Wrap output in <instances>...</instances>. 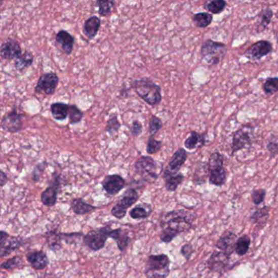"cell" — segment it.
Wrapping results in <instances>:
<instances>
[{"label":"cell","instance_id":"1","mask_svg":"<svg viewBox=\"0 0 278 278\" xmlns=\"http://www.w3.org/2000/svg\"><path fill=\"white\" fill-rule=\"evenodd\" d=\"M196 218L192 211L184 209L174 210L163 214L160 219V240L167 244L172 243L176 236L190 230Z\"/></svg>","mask_w":278,"mask_h":278},{"label":"cell","instance_id":"2","mask_svg":"<svg viewBox=\"0 0 278 278\" xmlns=\"http://www.w3.org/2000/svg\"><path fill=\"white\" fill-rule=\"evenodd\" d=\"M131 87L147 105L157 106L163 100L162 88L149 77H140L132 82Z\"/></svg>","mask_w":278,"mask_h":278},{"label":"cell","instance_id":"3","mask_svg":"<svg viewBox=\"0 0 278 278\" xmlns=\"http://www.w3.org/2000/svg\"><path fill=\"white\" fill-rule=\"evenodd\" d=\"M171 260L165 254L151 255L147 259L144 275L147 278H168Z\"/></svg>","mask_w":278,"mask_h":278},{"label":"cell","instance_id":"4","mask_svg":"<svg viewBox=\"0 0 278 278\" xmlns=\"http://www.w3.org/2000/svg\"><path fill=\"white\" fill-rule=\"evenodd\" d=\"M135 172L147 183H153L158 179L162 168L150 156H140L134 164Z\"/></svg>","mask_w":278,"mask_h":278},{"label":"cell","instance_id":"5","mask_svg":"<svg viewBox=\"0 0 278 278\" xmlns=\"http://www.w3.org/2000/svg\"><path fill=\"white\" fill-rule=\"evenodd\" d=\"M209 166L210 184L215 186L221 187L224 185L227 180V171L224 168V156L219 151L213 152L210 155L208 159Z\"/></svg>","mask_w":278,"mask_h":278},{"label":"cell","instance_id":"6","mask_svg":"<svg viewBox=\"0 0 278 278\" xmlns=\"http://www.w3.org/2000/svg\"><path fill=\"white\" fill-rule=\"evenodd\" d=\"M226 44L212 39H207L202 45L200 55L203 61L209 65H217L227 53Z\"/></svg>","mask_w":278,"mask_h":278},{"label":"cell","instance_id":"7","mask_svg":"<svg viewBox=\"0 0 278 278\" xmlns=\"http://www.w3.org/2000/svg\"><path fill=\"white\" fill-rule=\"evenodd\" d=\"M110 229V225H107L89 231L83 237L84 246L94 252L103 249L105 247L107 240L109 239V232Z\"/></svg>","mask_w":278,"mask_h":278},{"label":"cell","instance_id":"8","mask_svg":"<svg viewBox=\"0 0 278 278\" xmlns=\"http://www.w3.org/2000/svg\"><path fill=\"white\" fill-rule=\"evenodd\" d=\"M253 128L250 125H244L232 132L231 143V154L244 149H249L253 144Z\"/></svg>","mask_w":278,"mask_h":278},{"label":"cell","instance_id":"9","mask_svg":"<svg viewBox=\"0 0 278 278\" xmlns=\"http://www.w3.org/2000/svg\"><path fill=\"white\" fill-rule=\"evenodd\" d=\"M139 193L135 188H129L122 195L120 200L111 209V214L113 217L122 220L125 217L128 210L134 205L139 200Z\"/></svg>","mask_w":278,"mask_h":278},{"label":"cell","instance_id":"10","mask_svg":"<svg viewBox=\"0 0 278 278\" xmlns=\"http://www.w3.org/2000/svg\"><path fill=\"white\" fill-rule=\"evenodd\" d=\"M273 46L268 40H259L251 44L249 48L245 50L243 56L249 59L250 61H259L272 53Z\"/></svg>","mask_w":278,"mask_h":278},{"label":"cell","instance_id":"11","mask_svg":"<svg viewBox=\"0 0 278 278\" xmlns=\"http://www.w3.org/2000/svg\"><path fill=\"white\" fill-rule=\"evenodd\" d=\"M59 80H60L59 77L56 73L48 72V73H44L38 77V82L34 88V92L39 94L43 93L46 96L53 95L57 89Z\"/></svg>","mask_w":278,"mask_h":278},{"label":"cell","instance_id":"12","mask_svg":"<svg viewBox=\"0 0 278 278\" xmlns=\"http://www.w3.org/2000/svg\"><path fill=\"white\" fill-rule=\"evenodd\" d=\"M61 176L59 174H54L50 185L41 193V203L45 207H54L57 204V197L59 192L61 191Z\"/></svg>","mask_w":278,"mask_h":278},{"label":"cell","instance_id":"13","mask_svg":"<svg viewBox=\"0 0 278 278\" xmlns=\"http://www.w3.org/2000/svg\"><path fill=\"white\" fill-rule=\"evenodd\" d=\"M23 245L21 236H11L5 231L0 232V257L5 258Z\"/></svg>","mask_w":278,"mask_h":278},{"label":"cell","instance_id":"14","mask_svg":"<svg viewBox=\"0 0 278 278\" xmlns=\"http://www.w3.org/2000/svg\"><path fill=\"white\" fill-rule=\"evenodd\" d=\"M23 128V115L13 109L7 113L1 120V128L9 133H17Z\"/></svg>","mask_w":278,"mask_h":278},{"label":"cell","instance_id":"15","mask_svg":"<svg viewBox=\"0 0 278 278\" xmlns=\"http://www.w3.org/2000/svg\"><path fill=\"white\" fill-rule=\"evenodd\" d=\"M230 256L222 251H214L209 259H207V267L211 272L224 273L229 265Z\"/></svg>","mask_w":278,"mask_h":278},{"label":"cell","instance_id":"16","mask_svg":"<svg viewBox=\"0 0 278 278\" xmlns=\"http://www.w3.org/2000/svg\"><path fill=\"white\" fill-rule=\"evenodd\" d=\"M22 55L21 45L14 38H8L3 42L0 48V56L3 60L12 61Z\"/></svg>","mask_w":278,"mask_h":278},{"label":"cell","instance_id":"17","mask_svg":"<svg viewBox=\"0 0 278 278\" xmlns=\"http://www.w3.org/2000/svg\"><path fill=\"white\" fill-rule=\"evenodd\" d=\"M187 159H188V152L185 150V149L184 148L178 149L170 159L169 163L164 170L163 174L176 175L180 173V170L184 165V163H186Z\"/></svg>","mask_w":278,"mask_h":278},{"label":"cell","instance_id":"18","mask_svg":"<svg viewBox=\"0 0 278 278\" xmlns=\"http://www.w3.org/2000/svg\"><path fill=\"white\" fill-rule=\"evenodd\" d=\"M102 188L109 195H116L124 189L126 180L123 176L117 174L108 175L101 182Z\"/></svg>","mask_w":278,"mask_h":278},{"label":"cell","instance_id":"19","mask_svg":"<svg viewBox=\"0 0 278 278\" xmlns=\"http://www.w3.org/2000/svg\"><path fill=\"white\" fill-rule=\"evenodd\" d=\"M239 237L232 231H225L216 242V247L218 250L227 255H231L236 249V241Z\"/></svg>","mask_w":278,"mask_h":278},{"label":"cell","instance_id":"20","mask_svg":"<svg viewBox=\"0 0 278 278\" xmlns=\"http://www.w3.org/2000/svg\"><path fill=\"white\" fill-rule=\"evenodd\" d=\"M55 44L61 53L69 56L73 50L74 38L69 32L65 29H61L55 36Z\"/></svg>","mask_w":278,"mask_h":278},{"label":"cell","instance_id":"21","mask_svg":"<svg viewBox=\"0 0 278 278\" xmlns=\"http://www.w3.org/2000/svg\"><path fill=\"white\" fill-rule=\"evenodd\" d=\"M209 141L208 138V132H204L199 133L196 131H191L188 138L184 140V147L188 150L199 149L205 146L207 142Z\"/></svg>","mask_w":278,"mask_h":278},{"label":"cell","instance_id":"22","mask_svg":"<svg viewBox=\"0 0 278 278\" xmlns=\"http://www.w3.org/2000/svg\"><path fill=\"white\" fill-rule=\"evenodd\" d=\"M25 257L32 268L37 271L45 269L49 264L48 255L43 251H29Z\"/></svg>","mask_w":278,"mask_h":278},{"label":"cell","instance_id":"23","mask_svg":"<svg viewBox=\"0 0 278 278\" xmlns=\"http://www.w3.org/2000/svg\"><path fill=\"white\" fill-rule=\"evenodd\" d=\"M109 237H111L113 241H115V243H117V248L122 252L127 250L130 243H131V241H132L129 235H128V231L124 230L122 228H115V229L111 228L109 232Z\"/></svg>","mask_w":278,"mask_h":278},{"label":"cell","instance_id":"24","mask_svg":"<svg viewBox=\"0 0 278 278\" xmlns=\"http://www.w3.org/2000/svg\"><path fill=\"white\" fill-rule=\"evenodd\" d=\"M101 25V21L100 17L97 16L88 17V19L84 21L83 27L84 35L86 36L88 39H93L98 34Z\"/></svg>","mask_w":278,"mask_h":278},{"label":"cell","instance_id":"25","mask_svg":"<svg viewBox=\"0 0 278 278\" xmlns=\"http://www.w3.org/2000/svg\"><path fill=\"white\" fill-rule=\"evenodd\" d=\"M209 166L207 162H199L195 168L194 173L192 176V182L196 185H203L206 184L207 179L209 180Z\"/></svg>","mask_w":278,"mask_h":278},{"label":"cell","instance_id":"26","mask_svg":"<svg viewBox=\"0 0 278 278\" xmlns=\"http://www.w3.org/2000/svg\"><path fill=\"white\" fill-rule=\"evenodd\" d=\"M70 207H71L73 213L77 216H84V215L90 213L97 209V207L96 206L91 205L89 203L84 201V199L80 198V197L72 199Z\"/></svg>","mask_w":278,"mask_h":278},{"label":"cell","instance_id":"27","mask_svg":"<svg viewBox=\"0 0 278 278\" xmlns=\"http://www.w3.org/2000/svg\"><path fill=\"white\" fill-rule=\"evenodd\" d=\"M69 105L64 102H54L51 105L50 112L53 118L64 121L69 116Z\"/></svg>","mask_w":278,"mask_h":278},{"label":"cell","instance_id":"28","mask_svg":"<svg viewBox=\"0 0 278 278\" xmlns=\"http://www.w3.org/2000/svg\"><path fill=\"white\" fill-rule=\"evenodd\" d=\"M153 208L150 204L142 203L133 207L129 212L130 217L133 220H143L150 216Z\"/></svg>","mask_w":278,"mask_h":278},{"label":"cell","instance_id":"29","mask_svg":"<svg viewBox=\"0 0 278 278\" xmlns=\"http://www.w3.org/2000/svg\"><path fill=\"white\" fill-rule=\"evenodd\" d=\"M163 180L165 182V188L168 192H176L178 187L182 184L184 180L183 174L179 173L176 175H168L163 174Z\"/></svg>","mask_w":278,"mask_h":278},{"label":"cell","instance_id":"30","mask_svg":"<svg viewBox=\"0 0 278 278\" xmlns=\"http://www.w3.org/2000/svg\"><path fill=\"white\" fill-rule=\"evenodd\" d=\"M270 207L268 206L259 207L251 214L250 220L253 224H259V225H265L269 217Z\"/></svg>","mask_w":278,"mask_h":278},{"label":"cell","instance_id":"31","mask_svg":"<svg viewBox=\"0 0 278 278\" xmlns=\"http://www.w3.org/2000/svg\"><path fill=\"white\" fill-rule=\"evenodd\" d=\"M34 62V55L29 51H25L18 58L14 61V67L17 71L23 72L29 69Z\"/></svg>","mask_w":278,"mask_h":278},{"label":"cell","instance_id":"32","mask_svg":"<svg viewBox=\"0 0 278 278\" xmlns=\"http://www.w3.org/2000/svg\"><path fill=\"white\" fill-rule=\"evenodd\" d=\"M273 17V12L269 7H264L259 15V22L257 26L258 33H262L268 28Z\"/></svg>","mask_w":278,"mask_h":278},{"label":"cell","instance_id":"33","mask_svg":"<svg viewBox=\"0 0 278 278\" xmlns=\"http://www.w3.org/2000/svg\"><path fill=\"white\" fill-rule=\"evenodd\" d=\"M192 21L196 27L204 29L208 27L212 23L213 15L207 12L194 13L192 15Z\"/></svg>","mask_w":278,"mask_h":278},{"label":"cell","instance_id":"34","mask_svg":"<svg viewBox=\"0 0 278 278\" xmlns=\"http://www.w3.org/2000/svg\"><path fill=\"white\" fill-rule=\"evenodd\" d=\"M63 242L61 232H56V231H51L47 232L46 243L49 249L57 252L62 248Z\"/></svg>","mask_w":278,"mask_h":278},{"label":"cell","instance_id":"35","mask_svg":"<svg viewBox=\"0 0 278 278\" xmlns=\"http://www.w3.org/2000/svg\"><path fill=\"white\" fill-rule=\"evenodd\" d=\"M227 2L224 0H211L203 5V9L212 15H218L223 13L227 7Z\"/></svg>","mask_w":278,"mask_h":278},{"label":"cell","instance_id":"36","mask_svg":"<svg viewBox=\"0 0 278 278\" xmlns=\"http://www.w3.org/2000/svg\"><path fill=\"white\" fill-rule=\"evenodd\" d=\"M251 237L248 235L243 234L236 241L235 252L239 256H243L248 252L251 245Z\"/></svg>","mask_w":278,"mask_h":278},{"label":"cell","instance_id":"37","mask_svg":"<svg viewBox=\"0 0 278 278\" xmlns=\"http://www.w3.org/2000/svg\"><path fill=\"white\" fill-rule=\"evenodd\" d=\"M121 126V123H120V120L117 118V114L113 113V114H111L110 117H109V120L107 121L106 126H105V132L109 136H114L120 131Z\"/></svg>","mask_w":278,"mask_h":278},{"label":"cell","instance_id":"38","mask_svg":"<svg viewBox=\"0 0 278 278\" xmlns=\"http://www.w3.org/2000/svg\"><path fill=\"white\" fill-rule=\"evenodd\" d=\"M263 91L267 96H272L278 92V77H268L263 84Z\"/></svg>","mask_w":278,"mask_h":278},{"label":"cell","instance_id":"39","mask_svg":"<svg viewBox=\"0 0 278 278\" xmlns=\"http://www.w3.org/2000/svg\"><path fill=\"white\" fill-rule=\"evenodd\" d=\"M98 7V13L101 17H107L110 14L113 7L115 6V2L112 0H98L96 3Z\"/></svg>","mask_w":278,"mask_h":278},{"label":"cell","instance_id":"40","mask_svg":"<svg viewBox=\"0 0 278 278\" xmlns=\"http://www.w3.org/2000/svg\"><path fill=\"white\" fill-rule=\"evenodd\" d=\"M84 113L78 107L75 105H69V124L71 125H75L82 121L84 118Z\"/></svg>","mask_w":278,"mask_h":278},{"label":"cell","instance_id":"41","mask_svg":"<svg viewBox=\"0 0 278 278\" xmlns=\"http://www.w3.org/2000/svg\"><path fill=\"white\" fill-rule=\"evenodd\" d=\"M24 264L23 259L20 255H15L13 258L7 259L6 261L3 262L1 264L2 269L11 270L20 268V266Z\"/></svg>","mask_w":278,"mask_h":278},{"label":"cell","instance_id":"42","mask_svg":"<svg viewBox=\"0 0 278 278\" xmlns=\"http://www.w3.org/2000/svg\"><path fill=\"white\" fill-rule=\"evenodd\" d=\"M163 123L160 117L156 115L151 116L149 120V128H148V132H149L150 136H154L157 134V132L163 128Z\"/></svg>","mask_w":278,"mask_h":278},{"label":"cell","instance_id":"43","mask_svg":"<svg viewBox=\"0 0 278 278\" xmlns=\"http://www.w3.org/2000/svg\"><path fill=\"white\" fill-rule=\"evenodd\" d=\"M162 146H163V142L161 140H156L153 136H150L146 144L147 153L149 155L154 154L162 149Z\"/></svg>","mask_w":278,"mask_h":278},{"label":"cell","instance_id":"44","mask_svg":"<svg viewBox=\"0 0 278 278\" xmlns=\"http://www.w3.org/2000/svg\"><path fill=\"white\" fill-rule=\"evenodd\" d=\"M266 190L264 188H257L254 189L251 192V200L255 206H259L264 203L266 197Z\"/></svg>","mask_w":278,"mask_h":278},{"label":"cell","instance_id":"45","mask_svg":"<svg viewBox=\"0 0 278 278\" xmlns=\"http://www.w3.org/2000/svg\"><path fill=\"white\" fill-rule=\"evenodd\" d=\"M266 148L269 153L270 157H274L278 155V140L276 136H270L269 140L267 142Z\"/></svg>","mask_w":278,"mask_h":278},{"label":"cell","instance_id":"46","mask_svg":"<svg viewBox=\"0 0 278 278\" xmlns=\"http://www.w3.org/2000/svg\"><path fill=\"white\" fill-rule=\"evenodd\" d=\"M47 166H48L47 162H42V163H38V165L36 166L34 169L33 170L32 179H33L34 182L37 183L39 181L40 179L42 177L43 174H44V170L46 169Z\"/></svg>","mask_w":278,"mask_h":278},{"label":"cell","instance_id":"47","mask_svg":"<svg viewBox=\"0 0 278 278\" xmlns=\"http://www.w3.org/2000/svg\"><path fill=\"white\" fill-rule=\"evenodd\" d=\"M62 240L69 244L75 243L76 241L80 240V237L83 236L81 232H73V233H61Z\"/></svg>","mask_w":278,"mask_h":278},{"label":"cell","instance_id":"48","mask_svg":"<svg viewBox=\"0 0 278 278\" xmlns=\"http://www.w3.org/2000/svg\"><path fill=\"white\" fill-rule=\"evenodd\" d=\"M194 252V249L193 247L190 243H186L182 246L181 249H180V254L182 255L184 259H186L187 261H188L190 259L191 256Z\"/></svg>","mask_w":278,"mask_h":278},{"label":"cell","instance_id":"49","mask_svg":"<svg viewBox=\"0 0 278 278\" xmlns=\"http://www.w3.org/2000/svg\"><path fill=\"white\" fill-rule=\"evenodd\" d=\"M131 134L133 136H139L143 132V126L139 120H134L132 122L131 128H130Z\"/></svg>","mask_w":278,"mask_h":278},{"label":"cell","instance_id":"50","mask_svg":"<svg viewBox=\"0 0 278 278\" xmlns=\"http://www.w3.org/2000/svg\"><path fill=\"white\" fill-rule=\"evenodd\" d=\"M8 182H9V177L4 171H1L0 172V185L1 187H4Z\"/></svg>","mask_w":278,"mask_h":278},{"label":"cell","instance_id":"51","mask_svg":"<svg viewBox=\"0 0 278 278\" xmlns=\"http://www.w3.org/2000/svg\"><path fill=\"white\" fill-rule=\"evenodd\" d=\"M276 272H277V275H278V266H277V268H276Z\"/></svg>","mask_w":278,"mask_h":278}]
</instances>
